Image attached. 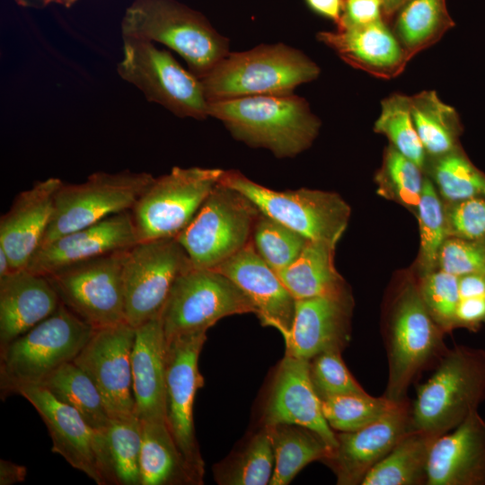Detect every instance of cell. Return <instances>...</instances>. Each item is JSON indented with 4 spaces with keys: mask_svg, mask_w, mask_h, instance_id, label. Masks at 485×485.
Listing matches in <instances>:
<instances>
[{
    "mask_svg": "<svg viewBox=\"0 0 485 485\" xmlns=\"http://www.w3.org/2000/svg\"><path fill=\"white\" fill-rule=\"evenodd\" d=\"M208 117L220 120L236 139L293 157L315 139L320 120L295 94H263L207 102Z\"/></svg>",
    "mask_w": 485,
    "mask_h": 485,
    "instance_id": "6da1fadb",
    "label": "cell"
},
{
    "mask_svg": "<svg viewBox=\"0 0 485 485\" xmlns=\"http://www.w3.org/2000/svg\"><path fill=\"white\" fill-rule=\"evenodd\" d=\"M122 39L163 44L198 78L229 54L228 40L198 13L175 0H134L120 23Z\"/></svg>",
    "mask_w": 485,
    "mask_h": 485,
    "instance_id": "7a4b0ae2",
    "label": "cell"
},
{
    "mask_svg": "<svg viewBox=\"0 0 485 485\" xmlns=\"http://www.w3.org/2000/svg\"><path fill=\"white\" fill-rule=\"evenodd\" d=\"M484 400L485 349L447 348L433 375L417 389L410 429L440 436L461 424Z\"/></svg>",
    "mask_w": 485,
    "mask_h": 485,
    "instance_id": "3957f363",
    "label": "cell"
},
{
    "mask_svg": "<svg viewBox=\"0 0 485 485\" xmlns=\"http://www.w3.org/2000/svg\"><path fill=\"white\" fill-rule=\"evenodd\" d=\"M445 333L428 313L419 287L412 283L401 287L384 328L388 361L385 397L396 402L408 401L411 384L447 349Z\"/></svg>",
    "mask_w": 485,
    "mask_h": 485,
    "instance_id": "277c9868",
    "label": "cell"
},
{
    "mask_svg": "<svg viewBox=\"0 0 485 485\" xmlns=\"http://www.w3.org/2000/svg\"><path fill=\"white\" fill-rule=\"evenodd\" d=\"M319 73L318 66L303 52L278 43L229 53L200 80L208 102L291 93Z\"/></svg>",
    "mask_w": 485,
    "mask_h": 485,
    "instance_id": "5b68a950",
    "label": "cell"
},
{
    "mask_svg": "<svg viewBox=\"0 0 485 485\" xmlns=\"http://www.w3.org/2000/svg\"><path fill=\"white\" fill-rule=\"evenodd\" d=\"M94 329L63 304L27 332L0 348L2 399L20 388L40 385L62 365L72 362Z\"/></svg>",
    "mask_w": 485,
    "mask_h": 485,
    "instance_id": "8992f818",
    "label": "cell"
},
{
    "mask_svg": "<svg viewBox=\"0 0 485 485\" xmlns=\"http://www.w3.org/2000/svg\"><path fill=\"white\" fill-rule=\"evenodd\" d=\"M220 183L248 198L264 215L296 231L309 241L337 245L351 209L337 193L309 189L278 191L238 171H224Z\"/></svg>",
    "mask_w": 485,
    "mask_h": 485,
    "instance_id": "52a82bcc",
    "label": "cell"
},
{
    "mask_svg": "<svg viewBox=\"0 0 485 485\" xmlns=\"http://www.w3.org/2000/svg\"><path fill=\"white\" fill-rule=\"evenodd\" d=\"M224 171L175 166L154 178L130 209L138 241L177 238L219 183Z\"/></svg>",
    "mask_w": 485,
    "mask_h": 485,
    "instance_id": "ba28073f",
    "label": "cell"
},
{
    "mask_svg": "<svg viewBox=\"0 0 485 485\" xmlns=\"http://www.w3.org/2000/svg\"><path fill=\"white\" fill-rule=\"evenodd\" d=\"M122 40V57L117 66L120 78L137 88L146 100L180 118L208 117L200 78L153 42L129 38Z\"/></svg>",
    "mask_w": 485,
    "mask_h": 485,
    "instance_id": "9c48e42d",
    "label": "cell"
},
{
    "mask_svg": "<svg viewBox=\"0 0 485 485\" xmlns=\"http://www.w3.org/2000/svg\"><path fill=\"white\" fill-rule=\"evenodd\" d=\"M260 214L248 198L219 181L176 239L193 268L214 269L250 242Z\"/></svg>",
    "mask_w": 485,
    "mask_h": 485,
    "instance_id": "30bf717a",
    "label": "cell"
},
{
    "mask_svg": "<svg viewBox=\"0 0 485 485\" xmlns=\"http://www.w3.org/2000/svg\"><path fill=\"white\" fill-rule=\"evenodd\" d=\"M256 309L230 278L214 269L191 268L173 284L160 314L166 341L207 332L220 319Z\"/></svg>",
    "mask_w": 485,
    "mask_h": 485,
    "instance_id": "8fae6325",
    "label": "cell"
},
{
    "mask_svg": "<svg viewBox=\"0 0 485 485\" xmlns=\"http://www.w3.org/2000/svg\"><path fill=\"white\" fill-rule=\"evenodd\" d=\"M154 177L146 172H96L81 183H62L43 243L130 210Z\"/></svg>",
    "mask_w": 485,
    "mask_h": 485,
    "instance_id": "7c38bea8",
    "label": "cell"
},
{
    "mask_svg": "<svg viewBox=\"0 0 485 485\" xmlns=\"http://www.w3.org/2000/svg\"><path fill=\"white\" fill-rule=\"evenodd\" d=\"M128 250L81 261L46 276L61 304L93 329L126 322L123 268Z\"/></svg>",
    "mask_w": 485,
    "mask_h": 485,
    "instance_id": "4fadbf2b",
    "label": "cell"
},
{
    "mask_svg": "<svg viewBox=\"0 0 485 485\" xmlns=\"http://www.w3.org/2000/svg\"><path fill=\"white\" fill-rule=\"evenodd\" d=\"M193 268L176 238L139 242L123 268L125 321L137 328L159 316L176 279Z\"/></svg>",
    "mask_w": 485,
    "mask_h": 485,
    "instance_id": "5bb4252c",
    "label": "cell"
},
{
    "mask_svg": "<svg viewBox=\"0 0 485 485\" xmlns=\"http://www.w3.org/2000/svg\"><path fill=\"white\" fill-rule=\"evenodd\" d=\"M17 394L34 407L45 423L54 454L98 485H116L103 430L93 428L76 410L42 386H23Z\"/></svg>",
    "mask_w": 485,
    "mask_h": 485,
    "instance_id": "9a60e30c",
    "label": "cell"
},
{
    "mask_svg": "<svg viewBox=\"0 0 485 485\" xmlns=\"http://www.w3.org/2000/svg\"><path fill=\"white\" fill-rule=\"evenodd\" d=\"M207 332L176 337L166 341V418L173 439L195 484H201L204 462L193 421L196 393L204 385L198 357Z\"/></svg>",
    "mask_w": 485,
    "mask_h": 485,
    "instance_id": "2e32d148",
    "label": "cell"
},
{
    "mask_svg": "<svg viewBox=\"0 0 485 485\" xmlns=\"http://www.w3.org/2000/svg\"><path fill=\"white\" fill-rule=\"evenodd\" d=\"M136 329L127 322L94 329L74 359L93 380L110 419L136 414L131 354Z\"/></svg>",
    "mask_w": 485,
    "mask_h": 485,
    "instance_id": "e0dca14e",
    "label": "cell"
},
{
    "mask_svg": "<svg viewBox=\"0 0 485 485\" xmlns=\"http://www.w3.org/2000/svg\"><path fill=\"white\" fill-rule=\"evenodd\" d=\"M139 242L130 210L110 216L40 245L27 269L48 276L62 268Z\"/></svg>",
    "mask_w": 485,
    "mask_h": 485,
    "instance_id": "ac0fdd59",
    "label": "cell"
},
{
    "mask_svg": "<svg viewBox=\"0 0 485 485\" xmlns=\"http://www.w3.org/2000/svg\"><path fill=\"white\" fill-rule=\"evenodd\" d=\"M409 401L378 420L355 431L336 433L338 445L324 461L340 485L361 484L366 473L384 459L410 430Z\"/></svg>",
    "mask_w": 485,
    "mask_h": 485,
    "instance_id": "d6986e66",
    "label": "cell"
},
{
    "mask_svg": "<svg viewBox=\"0 0 485 485\" xmlns=\"http://www.w3.org/2000/svg\"><path fill=\"white\" fill-rule=\"evenodd\" d=\"M275 424L306 428L319 435L332 453L335 450L336 433L323 416L310 378L309 360L285 355L280 362L264 412V425Z\"/></svg>",
    "mask_w": 485,
    "mask_h": 485,
    "instance_id": "ffe728a7",
    "label": "cell"
},
{
    "mask_svg": "<svg viewBox=\"0 0 485 485\" xmlns=\"http://www.w3.org/2000/svg\"><path fill=\"white\" fill-rule=\"evenodd\" d=\"M351 310L350 294L295 300L285 355L311 360L328 350L342 352L350 340Z\"/></svg>",
    "mask_w": 485,
    "mask_h": 485,
    "instance_id": "44dd1931",
    "label": "cell"
},
{
    "mask_svg": "<svg viewBox=\"0 0 485 485\" xmlns=\"http://www.w3.org/2000/svg\"><path fill=\"white\" fill-rule=\"evenodd\" d=\"M214 270L226 276L243 291L263 326L277 329L284 340L289 336L295 299L259 255L251 240Z\"/></svg>",
    "mask_w": 485,
    "mask_h": 485,
    "instance_id": "7402d4cb",
    "label": "cell"
},
{
    "mask_svg": "<svg viewBox=\"0 0 485 485\" xmlns=\"http://www.w3.org/2000/svg\"><path fill=\"white\" fill-rule=\"evenodd\" d=\"M63 181L48 178L20 192L0 218V247L10 259L13 271L27 269L43 242L51 222L55 196Z\"/></svg>",
    "mask_w": 485,
    "mask_h": 485,
    "instance_id": "603a6c76",
    "label": "cell"
},
{
    "mask_svg": "<svg viewBox=\"0 0 485 485\" xmlns=\"http://www.w3.org/2000/svg\"><path fill=\"white\" fill-rule=\"evenodd\" d=\"M427 485H485V419L478 410L436 439Z\"/></svg>",
    "mask_w": 485,
    "mask_h": 485,
    "instance_id": "cb8c5ba5",
    "label": "cell"
},
{
    "mask_svg": "<svg viewBox=\"0 0 485 485\" xmlns=\"http://www.w3.org/2000/svg\"><path fill=\"white\" fill-rule=\"evenodd\" d=\"M319 40L350 66L381 78L400 75L410 59L382 19L366 24L340 23L336 31L321 32Z\"/></svg>",
    "mask_w": 485,
    "mask_h": 485,
    "instance_id": "d4e9b609",
    "label": "cell"
},
{
    "mask_svg": "<svg viewBox=\"0 0 485 485\" xmlns=\"http://www.w3.org/2000/svg\"><path fill=\"white\" fill-rule=\"evenodd\" d=\"M131 354L135 411L140 420H166V339L161 316L135 328Z\"/></svg>",
    "mask_w": 485,
    "mask_h": 485,
    "instance_id": "484cf974",
    "label": "cell"
},
{
    "mask_svg": "<svg viewBox=\"0 0 485 485\" xmlns=\"http://www.w3.org/2000/svg\"><path fill=\"white\" fill-rule=\"evenodd\" d=\"M60 304L46 276L24 269L0 278V348L53 314Z\"/></svg>",
    "mask_w": 485,
    "mask_h": 485,
    "instance_id": "4316f807",
    "label": "cell"
},
{
    "mask_svg": "<svg viewBox=\"0 0 485 485\" xmlns=\"http://www.w3.org/2000/svg\"><path fill=\"white\" fill-rule=\"evenodd\" d=\"M336 245L309 241L298 258L277 272L295 300L349 294L334 265Z\"/></svg>",
    "mask_w": 485,
    "mask_h": 485,
    "instance_id": "83f0119b",
    "label": "cell"
},
{
    "mask_svg": "<svg viewBox=\"0 0 485 485\" xmlns=\"http://www.w3.org/2000/svg\"><path fill=\"white\" fill-rule=\"evenodd\" d=\"M141 423V485L195 484L167 421Z\"/></svg>",
    "mask_w": 485,
    "mask_h": 485,
    "instance_id": "f1b7e54d",
    "label": "cell"
},
{
    "mask_svg": "<svg viewBox=\"0 0 485 485\" xmlns=\"http://www.w3.org/2000/svg\"><path fill=\"white\" fill-rule=\"evenodd\" d=\"M438 436L410 429L364 477L360 485H427L431 447Z\"/></svg>",
    "mask_w": 485,
    "mask_h": 485,
    "instance_id": "f546056e",
    "label": "cell"
},
{
    "mask_svg": "<svg viewBox=\"0 0 485 485\" xmlns=\"http://www.w3.org/2000/svg\"><path fill=\"white\" fill-rule=\"evenodd\" d=\"M275 456L270 485H287L307 464L326 461L331 450L315 432L293 424L264 425Z\"/></svg>",
    "mask_w": 485,
    "mask_h": 485,
    "instance_id": "4dcf8cb0",
    "label": "cell"
},
{
    "mask_svg": "<svg viewBox=\"0 0 485 485\" xmlns=\"http://www.w3.org/2000/svg\"><path fill=\"white\" fill-rule=\"evenodd\" d=\"M412 119L425 151L436 157L456 149L461 124L459 115L435 91L410 96Z\"/></svg>",
    "mask_w": 485,
    "mask_h": 485,
    "instance_id": "1f68e13d",
    "label": "cell"
},
{
    "mask_svg": "<svg viewBox=\"0 0 485 485\" xmlns=\"http://www.w3.org/2000/svg\"><path fill=\"white\" fill-rule=\"evenodd\" d=\"M57 400L76 410L96 430H104L110 420L102 397L89 375L73 361L52 372L40 385Z\"/></svg>",
    "mask_w": 485,
    "mask_h": 485,
    "instance_id": "d6a6232c",
    "label": "cell"
},
{
    "mask_svg": "<svg viewBox=\"0 0 485 485\" xmlns=\"http://www.w3.org/2000/svg\"><path fill=\"white\" fill-rule=\"evenodd\" d=\"M451 26L443 0H409L400 9L396 38L411 57L436 42Z\"/></svg>",
    "mask_w": 485,
    "mask_h": 485,
    "instance_id": "836d02e7",
    "label": "cell"
},
{
    "mask_svg": "<svg viewBox=\"0 0 485 485\" xmlns=\"http://www.w3.org/2000/svg\"><path fill=\"white\" fill-rule=\"evenodd\" d=\"M116 485H141L142 423L137 414L110 419L103 430Z\"/></svg>",
    "mask_w": 485,
    "mask_h": 485,
    "instance_id": "e575fe53",
    "label": "cell"
},
{
    "mask_svg": "<svg viewBox=\"0 0 485 485\" xmlns=\"http://www.w3.org/2000/svg\"><path fill=\"white\" fill-rule=\"evenodd\" d=\"M405 401L396 402L384 395L345 394L322 400V410L333 430L350 432L378 420Z\"/></svg>",
    "mask_w": 485,
    "mask_h": 485,
    "instance_id": "d590c367",
    "label": "cell"
},
{
    "mask_svg": "<svg viewBox=\"0 0 485 485\" xmlns=\"http://www.w3.org/2000/svg\"><path fill=\"white\" fill-rule=\"evenodd\" d=\"M374 129L384 134L398 152L421 169L424 167L426 151L412 119L410 96L394 93L385 98Z\"/></svg>",
    "mask_w": 485,
    "mask_h": 485,
    "instance_id": "8d00e7d4",
    "label": "cell"
},
{
    "mask_svg": "<svg viewBox=\"0 0 485 485\" xmlns=\"http://www.w3.org/2000/svg\"><path fill=\"white\" fill-rule=\"evenodd\" d=\"M251 241L259 255L276 273L291 265L309 242L301 234L261 212Z\"/></svg>",
    "mask_w": 485,
    "mask_h": 485,
    "instance_id": "74e56055",
    "label": "cell"
},
{
    "mask_svg": "<svg viewBox=\"0 0 485 485\" xmlns=\"http://www.w3.org/2000/svg\"><path fill=\"white\" fill-rule=\"evenodd\" d=\"M434 178L441 195L451 202L485 198V174L459 148L438 157Z\"/></svg>",
    "mask_w": 485,
    "mask_h": 485,
    "instance_id": "f35d334b",
    "label": "cell"
},
{
    "mask_svg": "<svg viewBox=\"0 0 485 485\" xmlns=\"http://www.w3.org/2000/svg\"><path fill=\"white\" fill-rule=\"evenodd\" d=\"M275 467L272 444L265 426L221 474L218 482L230 485L269 484Z\"/></svg>",
    "mask_w": 485,
    "mask_h": 485,
    "instance_id": "ab89813d",
    "label": "cell"
},
{
    "mask_svg": "<svg viewBox=\"0 0 485 485\" xmlns=\"http://www.w3.org/2000/svg\"><path fill=\"white\" fill-rule=\"evenodd\" d=\"M380 193L407 207H417L424 179L421 168L390 146L377 176Z\"/></svg>",
    "mask_w": 485,
    "mask_h": 485,
    "instance_id": "60d3db41",
    "label": "cell"
},
{
    "mask_svg": "<svg viewBox=\"0 0 485 485\" xmlns=\"http://www.w3.org/2000/svg\"><path fill=\"white\" fill-rule=\"evenodd\" d=\"M420 234V260L426 273L434 271L446 236L445 214L432 182L426 179L417 205Z\"/></svg>",
    "mask_w": 485,
    "mask_h": 485,
    "instance_id": "b9f144b4",
    "label": "cell"
},
{
    "mask_svg": "<svg viewBox=\"0 0 485 485\" xmlns=\"http://www.w3.org/2000/svg\"><path fill=\"white\" fill-rule=\"evenodd\" d=\"M421 298L436 324L445 331L456 328L460 302L458 277L443 270L426 273L418 286Z\"/></svg>",
    "mask_w": 485,
    "mask_h": 485,
    "instance_id": "7bdbcfd3",
    "label": "cell"
},
{
    "mask_svg": "<svg viewBox=\"0 0 485 485\" xmlns=\"http://www.w3.org/2000/svg\"><path fill=\"white\" fill-rule=\"evenodd\" d=\"M310 378L313 386L322 400L345 394H366L348 369L341 351L328 350L309 360Z\"/></svg>",
    "mask_w": 485,
    "mask_h": 485,
    "instance_id": "ee69618b",
    "label": "cell"
},
{
    "mask_svg": "<svg viewBox=\"0 0 485 485\" xmlns=\"http://www.w3.org/2000/svg\"><path fill=\"white\" fill-rule=\"evenodd\" d=\"M437 264L441 270L458 278L472 273L485 274V239H445L438 253Z\"/></svg>",
    "mask_w": 485,
    "mask_h": 485,
    "instance_id": "f6af8a7d",
    "label": "cell"
},
{
    "mask_svg": "<svg viewBox=\"0 0 485 485\" xmlns=\"http://www.w3.org/2000/svg\"><path fill=\"white\" fill-rule=\"evenodd\" d=\"M446 235L464 240L485 239V198L457 202L445 212Z\"/></svg>",
    "mask_w": 485,
    "mask_h": 485,
    "instance_id": "bcb514c9",
    "label": "cell"
},
{
    "mask_svg": "<svg viewBox=\"0 0 485 485\" xmlns=\"http://www.w3.org/2000/svg\"><path fill=\"white\" fill-rule=\"evenodd\" d=\"M381 0H347L345 15L339 24H366L381 20Z\"/></svg>",
    "mask_w": 485,
    "mask_h": 485,
    "instance_id": "7dc6e473",
    "label": "cell"
},
{
    "mask_svg": "<svg viewBox=\"0 0 485 485\" xmlns=\"http://www.w3.org/2000/svg\"><path fill=\"white\" fill-rule=\"evenodd\" d=\"M456 327L475 331L480 323L485 322V298L460 299L455 313Z\"/></svg>",
    "mask_w": 485,
    "mask_h": 485,
    "instance_id": "c3c4849f",
    "label": "cell"
},
{
    "mask_svg": "<svg viewBox=\"0 0 485 485\" xmlns=\"http://www.w3.org/2000/svg\"><path fill=\"white\" fill-rule=\"evenodd\" d=\"M460 299L484 297L485 274L472 273L458 278Z\"/></svg>",
    "mask_w": 485,
    "mask_h": 485,
    "instance_id": "681fc988",
    "label": "cell"
},
{
    "mask_svg": "<svg viewBox=\"0 0 485 485\" xmlns=\"http://www.w3.org/2000/svg\"><path fill=\"white\" fill-rule=\"evenodd\" d=\"M27 475V468L8 460H0V485H13L22 482Z\"/></svg>",
    "mask_w": 485,
    "mask_h": 485,
    "instance_id": "f907efd6",
    "label": "cell"
},
{
    "mask_svg": "<svg viewBox=\"0 0 485 485\" xmlns=\"http://www.w3.org/2000/svg\"><path fill=\"white\" fill-rule=\"evenodd\" d=\"M308 4L317 13L335 20L340 21V0H306Z\"/></svg>",
    "mask_w": 485,
    "mask_h": 485,
    "instance_id": "816d5d0a",
    "label": "cell"
},
{
    "mask_svg": "<svg viewBox=\"0 0 485 485\" xmlns=\"http://www.w3.org/2000/svg\"><path fill=\"white\" fill-rule=\"evenodd\" d=\"M409 0H381L382 9L387 15L400 10Z\"/></svg>",
    "mask_w": 485,
    "mask_h": 485,
    "instance_id": "f5cc1de1",
    "label": "cell"
},
{
    "mask_svg": "<svg viewBox=\"0 0 485 485\" xmlns=\"http://www.w3.org/2000/svg\"><path fill=\"white\" fill-rule=\"evenodd\" d=\"M13 271L10 259L6 251L0 247V278H3Z\"/></svg>",
    "mask_w": 485,
    "mask_h": 485,
    "instance_id": "db71d44e",
    "label": "cell"
},
{
    "mask_svg": "<svg viewBox=\"0 0 485 485\" xmlns=\"http://www.w3.org/2000/svg\"><path fill=\"white\" fill-rule=\"evenodd\" d=\"M78 1L79 0H54V4H57L64 7L69 8Z\"/></svg>",
    "mask_w": 485,
    "mask_h": 485,
    "instance_id": "11a10c76",
    "label": "cell"
},
{
    "mask_svg": "<svg viewBox=\"0 0 485 485\" xmlns=\"http://www.w3.org/2000/svg\"><path fill=\"white\" fill-rule=\"evenodd\" d=\"M18 4L22 6H28L30 2L28 0H14Z\"/></svg>",
    "mask_w": 485,
    "mask_h": 485,
    "instance_id": "9f6ffc18",
    "label": "cell"
},
{
    "mask_svg": "<svg viewBox=\"0 0 485 485\" xmlns=\"http://www.w3.org/2000/svg\"><path fill=\"white\" fill-rule=\"evenodd\" d=\"M40 4L42 5H48L50 4H54V0H39Z\"/></svg>",
    "mask_w": 485,
    "mask_h": 485,
    "instance_id": "6f0895ef",
    "label": "cell"
}]
</instances>
